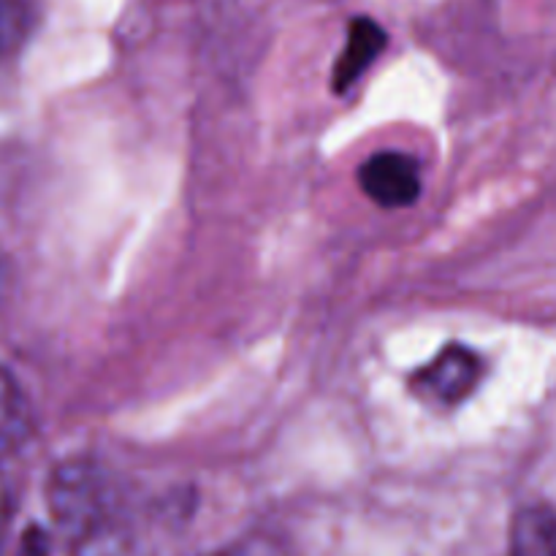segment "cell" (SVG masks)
Instances as JSON below:
<instances>
[{
  "instance_id": "obj_1",
  "label": "cell",
  "mask_w": 556,
  "mask_h": 556,
  "mask_svg": "<svg viewBox=\"0 0 556 556\" xmlns=\"http://www.w3.org/2000/svg\"><path fill=\"white\" fill-rule=\"evenodd\" d=\"M114 503L112 481L92 462H65L49 478V510L76 541L101 532L112 519Z\"/></svg>"
},
{
  "instance_id": "obj_8",
  "label": "cell",
  "mask_w": 556,
  "mask_h": 556,
  "mask_svg": "<svg viewBox=\"0 0 556 556\" xmlns=\"http://www.w3.org/2000/svg\"><path fill=\"white\" fill-rule=\"evenodd\" d=\"M9 521H11V494L5 481L0 478V543H3L5 530H9Z\"/></svg>"
},
{
  "instance_id": "obj_2",
  "label": "cell",
  "mask_w": 556,
  "mask_h": 556,
  "mask_svg": "<svg viewBox=\"0 0 556 556\" xmlns=\"http://www.w3.org/2000/svg\"><path fill=\"white\" fill-rule=\"evenodd\" d=\"M358 182L383 210H405L421 193V168L405 152H375L358 168Z\"/></svg>"
},
{
  "instance_id": "obj_7",
  "label": "cell",
  "mask_w": 556,
  "mask_h": 556,
  "mask_svg": "<svg viewBox=\"0 0 556 556\" xmlns=\"http://www.w3.org/2000/svg\"><path fill=\"white\" fill-rule=\"evenodd\" d=\"M33 30L30 0H0V63L25 47Z\"/></svg>"
},
{
  "instance_id": "obj_9",
  "label": "cell",
  "mask_w": 556,
  "mask_h": 556,
  "mask_svg": "<svg viewBox=\"0 0 556 556\" xmlns=\"http://www.w3.org/2000/svg\"><path fill=\"white\" fill-rule=\"evenodd\" d=\"M215 556H275V552L261 543H248V546H237V548H228V552H220Z\"/></svg>"
},
{
  "instance_id": "obj_3",
  "label": "cell",
  "mask_w": 556,
  "mask_h": 556,
  "mask_svg": "<svg viewBox=\"0 0 556 556\" xmlns=\"http://www.w3.org/2000/svg\"><path fill=\"white\" fill-rule=\"evenodd\" d=\"M481 375L483 362L478 353L465 345H448L421 372L413 375V391L440 405H456L472 394Z\"/></svg>"
},
{
  "instance_id": "obj_5",
  "label": "cell",
  "mask_w": 556,
  "mask_h": 556,
  "mask_svg": "<svg viewBox=\"0 0 556 556\" xmlns=\"http://www.w3.org/2000/svg\"><path fill=\"white\" fill-rule=\"evenodd\" d=\"M33 434V413L25 391L0 367V459L16 454Z\"/></svg>"
},
{
  "instance_id": "obj_6",
  "label": "cell",
  "mask_w": 556,
  "mask_h": 556,
  "mask_svg": "<svg viewBox=\"0 0 556 556\" xmlns=\"http://www.w3.org/2000/svg\"><path fill=\"white\" fill-rule=\"evenodd\" d=\"M510 556H556V514L552 508L532 505L516 514Z\"/></svg>"
},
{
  "instance_id": "obj_4",
  "label": "cell",
  "mask_w": 556,
  "mask_h": 556,
  "mask_svg": "<svg viewBox=\"0 0 556 556\" xmlns=\"http://www.w3.org/2000/svg\"><path fill=\"white\" fill-rule=\"evenodd\" d=\"M389 43L383 27L378 25L369 16H356V20L348 25V38L345 49L340 52L334 63V74H331V85L337 92H345L362 79L369 71V65L380 58V52Z\"/></svg>"
}]
</instances>
